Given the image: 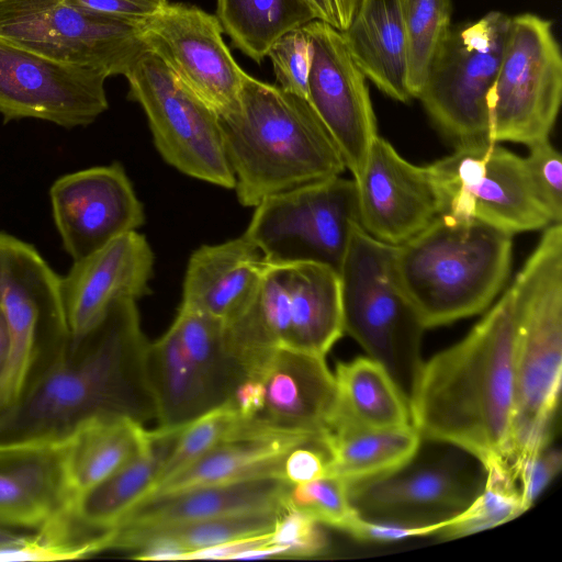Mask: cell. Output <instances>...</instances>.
<instances>
[{"label": "cell", "mask_w": 562, "mask_h": 562, "mask_svg": "<svg viewBox=\"0 0 562 562\" xmlns=\"http://www.w3.org/2000/svg\"><path fill=\"white\" fill-rule=\"evenodd\" d=\"M148 341L136 301H113L82 336L43 344L19 398L0 413V441L65 436L98 415L157 419Z\"/></svg>", "instance_id": "obj_1"}, {"label": "cell", "mask_w": 562, "mask_h": 562, "mask_svg": "<svg viewBox=\"0 0 562 562\" xmlns=\"http://www.w3.org/2000/svg\"><path fill=\"white\" fill-rule=\"evenodd\" d=\"M515 345L507 289L462 340L423 362L409 395L412 425L422 439L458 447L484 468L507 462Z\"/></svg>", "instance_id": "obj_2"}, {"label": "cell", "mask_w": 562, "mask_h": 562, "mask_svg": "<svg viewBox=\"0 0 562 562\" xmlns=\"http://www.w3.org/2000/svg\"><path fill=\"white\" fill-rule=\"evenodd\" d=\"M237 199L265 198L340 176L342 157L310 102L246 75L237 104L218 115Z\"/></svg>", "instance_id": "obj_3"}, {"label": "cell", "mask_w": 562, "mask_h": 562, "mask_svg": "<svg viewBox=\"0 0 562 562\" xmlns=\"http://www.w3.org/2000/svg\"><path fill=\"white\" fill-rule=\"evenodd\" d=\"M515 319L514 412L507 462L514 472L547 448L562 374V227H546L508 288Z\"/></svg>", "instance_id": "obj_4"}, {"label": "cell", "mask_w": 562, "mask_h": 562, "mask_svg": "<svg viewBox=\"0 0 562 562\" xmlns=\"http://www.w3.org/2000/svg\"><path fill=\"white\" fill-rule=\"evenodd\" d=\"M512 236L441 214L394 246L400 282L425 328L479 314L492 303L510 271Z\"/></svg>", "instance_id": "obj_5"}, {"label": "cell", "mask_w": 562, "mask_h": 562, "mask_svg": "<svg viewBox=\"0 0 562 562\" xmlns=\"http://www.w3.org/2000/svg\"><path fill=\"white\" fill-rule=\"evenodd\" d=\"M338 274L344 333L389 371L409 400L426 328L400 282L394 246L356 226Z\"/></svg>", "instance_id": "obj_6"}, {"label": "cell", "mask_w": 562, "mask_h": 562, "mask_svg": "<svg viewBox=\"0 0 562 562\" xmlns=\"http://www.w3.org/2000/svg\"><path fill=\"white\" fill-rule=\"evenodd\" d=\"M358 225L356 182L336 176L265 198L244 236L269 265L316 262L338 271Z\"/></svg>", "instance_id": "obj_7"}, {"label": "cell", "mask_w": 562, "mask_h": 562, "mask_svg": "<svg viewBox=\"0 0 562 562\" xmlns=\"http://www.w3.org/2000/svg\"><path fill=\"white\" fill-rule=\"evenodd\" d=\"M509 22L505 13L490 11L475 22L451 26L417 97L457 146L491 140L488 97Z\"/></svg>", "instance_id": "obj_8"}, {"label": "cell", "mask_w": 562, "mask_h": 562, "mask_svg": "<svg viewBox=\"0 0 562 562\" xmlns=\"http://www.w3.org/2000/svg\"><path fill=\"white\" fill-rule=\"evenodd\" d=\"M562 99V55L552 22L532 13L510 18L488 97L490 138L530 145L549 138Z\"/></svg>", "instance_id": "obj_9"}, {"label": "cell", "mask_w": 562, "mask_h": 562, "mask_svg": "<svg viewBox=\"0 0 562 562\" xmlns=\"http://www.w3.org/2000/svg\"><path fill=\"white\" fill-rule=\"evenodd\" d=\"M128 99L144 110L154 143L182 173L235 188L218 115L189 91L153 53L145 50L125 74Z\"/></svg>", "instance_id": "obj_10"}, {"label": "cell", "mask_w": 562, "mask_h": 562, "mask_svg": "<svg viewBox=\"0 0 562 562\" xmlns=\"http://www.w3.org/2000/svg\"><path fill=\"white\" fill-rule=\"evenodd\" d=\"M0 38L65 64L123 75L146 50L140 25L66 0H0Z\"/></svg>", "instance_id": "obj_11"}, {"label": "cell", "mask_w": 562, "mask_h": 562, "mask_svg": "<svg viewBox=\"0 0 562 562\" xmlns=\"http://www.w3.org/2000/svg\"><path fill=\"white\" fill-rule=\"evenodd\" d=\"M443 446L422 453L418 449L390 474L347 483L356 513L367 520L425 526L464 510L481 493L486 471L469 452Z\"/></svg>", "instance_id": "obj_12"}, {"label": "cell", "mask_w": 562, "mask_h": 562, "mask_svg": "<svg viewBox=\"0 0 562 562\" xmlns=\"http://www.w3.org/2000/svg\"><path fill=\"white\" fill-rule=\"evenodd\" d=\"M428 168L442 214L476 220L510 235L553 224L537 199L524 158L495 142L457 146Z\"/></svg>", "instance_id": "obj_13"}, {"label": "cell", "mask_w": 562, "mask_h": 562, "mask_svg": "<svg viewBox=\"0 0 562 562\" xmlns=\"http://www.w3.org/2000/svg\"><path fill=\"white\" fill-rule=\"evenodd\" d=\"M60 278L33 245L0 232V314L8 333L0 413L19 398L41 346L69 337Z\"/></svg>", "instance_id": "obj_14"}, {"label": "cell", "mask_w": 562, "mask_h": 562, "mask_svg": "<svg viewBox=\"0 0 562 562\" xmlns=\"http://www.w3.org/2000/svg\"><path fill=\"white\" fill-rule=\"evenodd\" d=\"M223 32L216 15L184 3L167 2L140 24L146 50L217 115L237 104L247 75L226 46Z\"/></svg>", "instance_id": "obj_15"}, {"label": "cell", "mask_w": 562, "mask_h": 562, "mask_svg": "<svg viewBox=\"0 0 562 562\" xmlns=\"http://www.w3.org/2000/svg\"><path fill=\"white\" fill-rule=\"evenodd\" d=\"M108 76L65 64L0 38V114L4 122L37 119L65 128L87 126L109 106Z\"/></svg>", "instance_id": "obj_16"}, {"label": "cell", "mask_w": 562, "mask_h": 562, "mask_svg": "<svg viewBox=\"0 0 562 562\" xmlns=\"http://www.w3.org/2000/svg\"><path fill=\"white\" fill-rule=\"evenodd\" d=\"M303 29L313 49L307 101L356 180L378 136L367 77L356 65L342 31L317 19Z\"/></svg>", "instance_id": "obj_17"}, {"label": "cell", "mask_w": 562, "mask_h": 562, "mask_svg": "<svg viewBox=\"0 0 562 562\" xmlns=\"http://www.w3.org/2000/svg\"><path fill=\"white\" fill-rule=\"evenodd\" d=\"M49 200L63 247L74 261L145 221L143 204L120 162L59 177Z\"/></svg>", "instance_id": "obj_18"}, {"label": "cell", "mask_w": 562, "mask_h": 562, "mask_svg": "<svg viewBox=\"0 0 562 562\" xmlns=\"http://www.w3.org/2000/svg\"><path fill=\"white\" fill-rule=\"evenodd\" d=\"M355 182L359 225L385 244L405 243L442 214L428 166L411 164L379 135Z\"/></svg>", "instance_id": "obj_19"}, {"label": "cell", "mask_w": 562, "mask_h": 562, "mask_svg": "<svg viewBox=\"0 0 562 562\" xmlns=\"http://www.w3.org/2000/svg\"><path fill=\"white\" fill-rule=\"evenodd\" d=\"M154 254L136 231L124 233L85 258L60 278L69 338L86 334L121 297L137 301L150 290Z\"/></svg>", "instance_id": "obj_20"}, {"label": "cell", "mask_w": 562, "mask_h": 562, "mask_svg": "<svg viewBox=\"0 0 562 562\" xmlns=\"http://www.w3.org/2000/svg\"><path fill=\"white\" fill-rule=\"evenodd\" d=\"M262 407L251 424L296 434L324 435L337 409L335 375L325 357L279 348L256 375Z\"/></svg>", "instance_id": "obj_21"}, {"label": "cell", "mask_w": 562, "mask_h": 562, "mask_svg": "<svg viewBox=\"0 0 562 562\" xmlns=\"http://www.w3.org/2000/svg\"><path fill=\"white\" fill-rule=\"evenodd\" d=\"M61 438L0 441V525L37 530L67 508Z\"/></svg>", "instance_id": "obj_22"}, {"label": "cell", "mask_w": 562, "mask_h": 562, "mask_svg": "<svg viewBox=\"0 0 562 562\" xmlns=\"http://www.w3.org/2000/svg\"><path fill=\"white\" fill-rule=\"evenodd\" d=\"M291 484L266 476L148 496L117 521L121 526H162L251 512L285 509Z\"/></svg>", "instance_id": "obj_23"}, {"label": "cell", "mask_w": 562, "mask_h": 562, "mask_svg": "<svg viewBox=\"0 0 562 562\" xmlns=\"http://www.w3.org/2000/svg\"><path fill=\"white\" fill-rule=\"evenodd\" d=\"M265 267L262 254L244 235L201 246L189 259L180 307L225 321L250 299Z\"/></svg>", "instance_id": "obj_24"}, {"label": "cell", "mask_w": 562, "mask_h": 562, "mask_svg": "<svg viewBox=\"0 0 562 562\" xmlns=\"http://www.w3.org/2000/svg\"><path fill=\"white\" fill-rule=\"evenodd\" d=\"M310 436L313 435L280 431L241 420L234 436L157 484L143 498L211 484L281 477L284 454Z\"/></svg>", "instance_id": "obj_25"}, {"label": "cell", "mask_w": 562, "mask_h": 562, "mask_svg": "<svg viewBox=\"0 0 562 562\" xmlns=\"http://www.w3.org/2000/svg\"><path fill=\"white\" fill-rule=\"evenodd\" d=\"M183 428L159 426L150 430L148 441L138 454L71 499L65 509L68 520L89 533L110 532L157 483Z\"/></svg>", "instance_id": "obj_26"}, {"label": "cell", "mask_w": 562, "mask_h": 562, "mask_svg": "<svg viewBox=\"0 0 562 562\" xmlns=\"http://www.w3.org/2000/svg\"><path fill=\"white\" fill-rule=\"evenodd\" d=\"M342 34L356 65L367 79L396 101L412 99L406 85L401 0H359Z\"/></svg>", "instance_id": "obj_27"}, {"label": "cell", "mask_w": 562, "mask_h": 562, "mask_svg": "<svg viewBox=\"0 0 562 562\" xmlns=\"http://www.w3.org/2000/svg\"><path fill=\"white\" fill-rule=\"evenodd\" d=\"M149 431L124 416L98 415L61 438L63 470L69 503L138 454Z\"/></svg>", "instance_id": "obj_28"}, {"label": "cell", "mask_w": 562, "mask_h": 562, "mask_svg": "<svg viewBox=\"0 0 562 562\" xmlns=\"http://www.w3.org/2000/svg\"><path fill=\"white\" fill-rule=\"evenodd\" d=\"M283 269L289 297L285 348L325 357L344 335L338 271L316 262Z\"/></svg>", "instance_id": "obj_29"}, {"label": "cell", "mask_w": 562, "mask_h": 562, "mask_svg": "<svg viewBox=\"0 0 562 562\" xmlns=\"http://www.w3.org/2000/svg\"><path fill=\"white\" fill-rule=\"evenodd\" d=\"M147 374L160 427H182L223 405L169 329L147 348Z\"/></svg>", "instance_id": "obj_30"}, {"label": "cell", "mask_w": 562, "mask_h": 562, "mask_svg": "<svg viewBox=\"0 0 562 562\" xmlns=\"http://www.w3.org/2000/svg\"><path fill=\"white\" fill-rule=\"evenodd\" d=\"M334 375L337 409L330 426L344 423L386 429L412 425L408 397L379 361L367 356L339 362Z\"/></svg>", "instance_id": "obj_31"}, {"label": "cell", "mask_w": 562, "mask_h": 562, "mask_svg": "<svg viewBox=\"0 0 562 562\" xmlns=\"http://www.w3.org/2000/svg\"><path fill=\"white\" fill-rule=\"evenodd\" d=\"M331 462L329 475L357 483L390 474L407 464L420 448L413 425L371 429L334 423L325 432Z\"/></svg>", "instance_id": "obj_32"}, {"label": "cell", "mask_w": 562, "mask_h": 562, "mask_svg": "<svg viewBox=\"0 0 562 562\" xmlns=\"http://www.w3.org/2000/svg\"><path fill=\"white\" fill-rule=\"evenodd\" d=\"M283 510L251 512L162 526L114 527L105 550L136 551L149 540L164 539L179 546L186 557L196 550L270 532Z\"/></svg>", "instance_id": "obj_33"}, {"label": "cell", "mask_w": 562, "mask_h": 562, "mask_svg": "<svg viewBox=\"0 0 562 562\" xmlns=\"http://www.w3.org/2000/svg\"><path fill=\"white\" fill-rule=\"evenodd\" d=\"M216 18L233 45L257 64L278 38L316 19L306 0H216Z\"/></svg>", "instance_id": "obj_34"}, {"label": "cell", "mask_w": 562, "mask_h": 562, "mask_svg": "<svg viewBox=\"0 0 562 562\" xmlns=\"http://www.w3.org/2000/svg\"><path fill=\"white\" fill-rule=\"evenodd\" d=\"M171 327L221 402H229L237 386L249 375L226 347L223 321L179 307Z\"/></svg>", "instance_id": "obj_35"}, {"label": "cell", "mask_w": 562, "mask_h": 562, "mask_svg": "<svg viewBox=\"0 0 562 562\" xmlns=\"http://www.w3.org/2000/svg\"><path fill=\"white\" fill-rule=\"evenodd\" d=\"M405 44L406 85L417 98L430 66L451 27V0H401Z\"/></svg>", "instance_id": "obj_36"}, {"label": "cell", "mask_w": 562, "mask_h": 562, "mask_svg": "<svg viewBox=\"0 0 562 562\" xmlns=\"http://www.w3.org/2000/svg\"><path fill=\"white\" fill-rule=\"evenodd\" d=\"M484 486L460 514L446 520L437 535L450 539L503 525L525 513L518 479L506 461L485 468Z\"/></svg>", "instance_id": "obj_37"}, {"label": "cell", "mask_w": 562, "mask_h": 562, "mask_svg": "<svg viewBox=\"0 0 562 562\" xmlns=\"http://www.w3.org/2000/svg\"><path fill=\"white\" fill-rule=\"evenodd\" d=\"M240 424V417L227 402L184 426L154 487L198 460L223 440L234 436Z\"/></svg>", "instance_id": "obj_38"}, {"label": "cell", "mask_w": 562, "mask_h": 562, "mask_svg": "<svg viewBox=\"0 0 562 562\" xmlns=\"http://www.w3.org/2000/svg\"><path fill=\"white\" fill-rule=\"evenodd\" d=\"M284 507L302 512L321 525L346 532L359 517L349 501L347 483L335 475L291 485Z\"/></svg>", "instance_id": "obj_39"}, {"label": "cell", "mask_w": 562, "mask_h": 562, "mask_svg": "<svg viewBox=\"0 0 562 562\" xmlns=\"http://www.w3.org/2000/svg\"><path fill=\"white\" fill-rule=\"evenodd\" d=\"M267 56L271 59L279 87L307 100L313 49L303 26L278 38Z\"/></svg>", "instance_id": "obj_40"}, {"label": "cell", "mask_w": 562, "mask_h": 562, "mask_svg": "<svg viewBox=\"0 0 562 562\" xmlns=\"http://www.w3.org/2000/svg\"><path fill=\"white\" fill-rule=\"evenodd\" d=\"M525 160L527 172L537 199L553 224L562 218V158L544 138L528 145Z\"/></svg>", "instance_id": "obj_41"}, {"label": "cell", "mask_w": 562, "mask_h": 562, "mask_svg": "<svg viewBox=\"0 0 562 562\" xmlns=\"http://www.w3.org/2000/svg\"><path fill=\"white\" fill-rule=\"evenodd\" d=\"M319 522L306 514L285 508L270 535V544L284 550L285 558H312L327 552L328 538Z\"/></svg>", "instance_id": "obj_42"}, {"label": "cell", "mask_w": 562, "mask_h": 562, "mask_svg": "<svg viewBox=\"0 0 562 562\" xmlns=\"http://www.w3.org/2000/svg\"><path fill=\"white\" fill-rule=\"evenodd\" d=\"M330 462L325 434L313 435L284 454L280 476L291 485L306 483L329 475Z\"/></svg>", "instance_id": "obj_43"}, {"label": "cell", "mask_w": 562, "mask_h": 562, "mask_svg": "<svg viewBox=\"0 0 562 562\" xmlns=\"http://www.w3.org/2000/svg\"><path fill=\"white\" fill-rule=\"evenodd\" d=\"M562 456L559 449L549 448L525 459L517 468L522 507L528 510L542 491L560 472Z\"/></svg>", "instance_id": "obj_44"}, {"label": "cell", "mask_w": 562, "mask_h": 562, "mask_svg": "<svg viewBox=\"0 0 562 562\" xmlns=\"http://www.w3.org/2000/svg\"><path fill=\"white\" fill-rule=\"evenodd\" d=\"M82 10L111 19L143 24L157 14L167 0H66Z\"/></svg>", "instance_id": "obj_45"}, {"label": "cell", "mask_w": 562, "mask_h": 562, "mask_svg": "<svg viewBox=\"0 0 562 562\" xmlns=\"http://www.w3.org/2000/svg\"><path fill=\"white\" fill-rule=\"evenodd\" d=\"M446 520L425 526H411L387 521L367 520L358 517L347 533L361 541L392 542L412 537L437 535Z\"/></svg>", "instance_id": "obj_46"}, {"label": "cell", "mask_w": 562, "mask_h": 562, "mask_svg": "<svg viewBox=\"0 0 562 562\" xmlns=\"http://www.w3.org/2000/svg\"><path fill=\"white\" fill-rule=\"evenodd\" d=\"M270 532L246 537L241 539H236L233 541H228L218 546L196 550L188 553L183 560H194V559H217V560H231L236 558L248 550L256 549L259 547L267 546L270 541Z\"/></svg>", "instance_id": "obj_47"}, {"label": "cell", "mask_w": 562, "mask_h": 562, "mask_svg": "<svg viewBox=\"0 0 562 562\" xmlns=\"http://www.w3.org/2000/svg\"><path fill=\"white\" fill-rule=\"evenodd\" d=\"M317 20L340 30L335 0H306Z\"/></svg>", "instance_id": "obj_48"}, {"label": "cell", "mask_w": 562, "mask_h": 562, "mask_svg": "<svg viewBox=\"0 0 562 562\" xmlns=\"http://www.w3.org/2000/svg\"><path fill=\"white\" fill-rule=\"evenodd\" d=\"M359 0H335L340 31H345L356 11Z\"/></svg>", "instance_id": "obj_49"}, {"label": "cell", "mask_w": 562, "mask_h": 562, "mask_svg": "<svg viewBox=\"0 0 562 562\" xmlns=\"http://www.w3.org/2000/svg\"><path fill=\"white\" fill-rule=\"evenodd\" d=\"M27 531L30 530L14 529L0 525V547H4L16 541Z\"/></svg>", "instance_id": "obj_50"}, {"label": "cell", "mask_w": 562, "mask_h": 562, "mask_svg": "<svg viewBox=\"0 0 562 562\" xmlns=\"http://www.w3.org/2000/svg\"><path fill=\"white\" fill-rule=\"evenodd\" d=\"M8 351V333L7 326L3 321L2 315L0 314V374L4 367L5 358Z\"/></svg>", "instance_id": "obj_51"}]
</instances>
